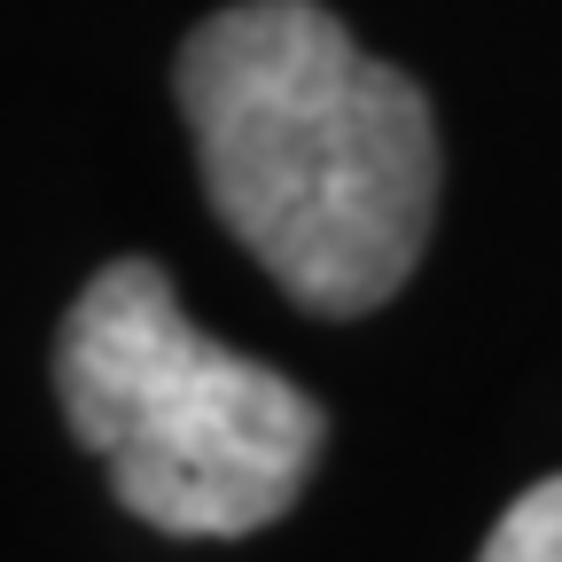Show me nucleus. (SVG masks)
<instances>
[{
	"mask_svg": "<svg viewBox=\"0 0 562 562\" xmlns=\"http://www.w3.org/2000/svg\"><path fill=\"white\" fill-rule=\"evenodd\" d=\"M180 117L220 227L321 321L406 290L438 220V117L321 0H235L180 47Z\"/></svg>",
	"mask_w": 562,
	"mask_h": 562,
	"instance_id": "f257e3e1",
	"label": "nucleus"
},
{
	"mask_svg": "<svg viewBox=\"0 0 562 562\" xmlns=\"http://www.w3.org/2000/svg\"><path fill=\"white\" fill-rule=\"evenodd\" d=\"M63 422L110 501L165 539H250L297 508L328 446L313 391L203 336L157 258H110L55 328Z\"/></svg>",
	"mask_w": 562,
	"mask_h": 562,
	"instance_id": "f03ea898",
	"label": "nucleus"
},
{
	"mask_svg": "<svg viewBox=\"0 0 562 562\" xmlns=\"http://www.w3.org/2000/svg\"><path fill=\"white\" fill-rule=\"evenodd\" d=\"M476 562H562V476L531 484L524 501L492 524V539H484Z\"/></svg>",
	"mask_w": 562,
	"mask_h": 562,
	"instance_id": "7ed1b4c3",
	"label": "nucleus"
}]
</instances>
